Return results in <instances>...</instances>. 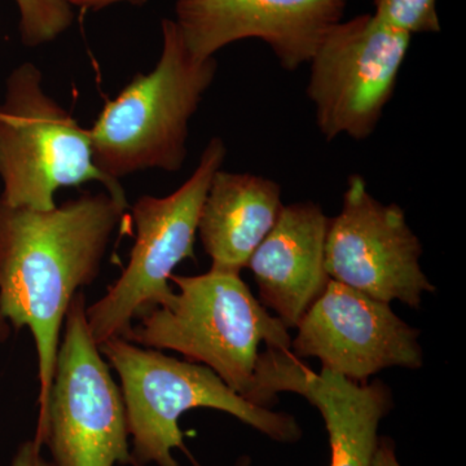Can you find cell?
Wrapping results in <instances>:
<instances>
[{"instance_id": "cell-1", "label": "cell", "mask_w": 466, "mask_h": 466, "mask_svg": "<svg viewBox=\"0 0 466 466\" xmlns=\"http://www.w3.org/2000/svg\"><path fill=\"white\" fill-rule=\"evenodd\" d=\"M127 208L106 191L86 192L46 211L0 200V315L33 334L38 417L50 398L67 309L81 288L96 280Z\"/></svg>"}, {"instance_id": "cell-2", "label": "cell", "mask_w": 466, "mask_h": 466, "mask_svg": "<svg viewBox=\"0 0 466 466\" xmlns=\"http://www.w3.org/2000/svg\"><path fill=\"white\" fill-rule=\"evenodd\" d=\"M177 293L133 325L126 341L180 352L213 370L254 406H276L279 394H300L309 367L291 354V337L251 293L240 272L210 268L171 275Z\"/></svg>"}, {"instance_id": "cell-3", "label": "cell", "mask_w": 466, "mask_h": 466, "mask_svg": "<svg viewBox=\"0 0 466 466\" xmlns=\"http://www.w3.org/2000/svg\"><path fill=\"white\" fill-rule=\"evenodd\" d=\"M161 30L156 66L106 101L90 128L95 164L118 182L149 168L183 167L189 122L216 78V57L195 56L174 20L164 18Z\"/></svg>"}, {"instance_id": "cell-4", "label": "cell", "mask_w": 466, "mask_h": 466, "mask_svg": "<svg viewBox=\"0 0 466 466\" xmlns=\"http://www.w3.org/2000/svg\"><path fill=\"white\" fill-rule=\"evenodd\" d=\"M99 350L121 380L135 466H179L174 450L191 458L179 420L195 408L222 410L279 443L302 438L296 417L254 406L207 366L124 339H110Z\"/></svg>"}, {"instance_id": "cell-5", "label": "cell", "mask_w": 466, "mask_h": 466, "mask_svg": "<svg viewBox=\"0 0 466 466\" xmlns=\"http://www.w3.org/2000/svg\"><path fill=\"white\" fill-rule=\"evenodd\" d=\"M42 79L38 66L24 63L5 82L0 103V200L14 208L51 210L60 189L97 182L128 208L121 182L95 164L90 128L52 99Z\"/></svg>"}, {"instance_id": "cell-6", "label": "cell", "mask_w": 466, "mask_h": 466, "mask_svg": "<svg viewBox=\"0 0 466 466\" xmlns=\"http://www.w3.org/2000/svg\"><path fill=\"white\" fill-rule=\"evenodd\" d=\"M226 156L225 142L213 137L202 150L198 167L177 191L165 198L143 196L135 202L137 238L130 262L106 296L86 308L97 346L110 339H127L135 320L174 296L168 281L183 260L196 258L202 204Z\"/></svg>"}, {"instance_id": "cell-7", "label": "cell", "mask_w": 466, "mask_h": 466, "mask_svg": "<svg viewBox=\"0 0 466 466\" xmlns=\"http://www.w3.org/2000/svg\"><path fill=\"white\" fill-rule=\"evenodd\" d=\"M33 440L50 451L52 466H135L121 388L92 337L82 291L67 309L50 398Z\"/></svg>"}, {"instance_id": "cell-8", "label": "cell", "mask_w": 466, "mask_h": 466, "mask_svg": "<svg viewBox=\"0 0 466 466\" xmlns=\"http://www.w3.org/2000/svg\"><path fill=\"white\" fill-rule=\"evenodd\" d=\"M412 35L373 14L339 21L309 60L306 94L320 134L364 140L375 133L391 100Z\"/></svg>"}, {"instance_id": "cell-9", "label": "cell", "mask_w": 466, "mask_h": 466, "mask_svg": "<svg viewBox=\"0 0 466 466\" xmlns=\"http://www.w3.org/2000/svg\"><path fill=\"white\" fill-rule=\"evenodd\" d=\"M422 245L397 204H383L351 175L339 216L329 218L325 269L330 280L382 302L420 309L435 287L422 271Z\"/></svg>"}, {"instance_id": "cell-10", "label": "cell", "mask_w": 466, "mask_h": 466, "mask_svg": "<svg viewBox=\"0 0 466 466\" xmlns=\"http://www.w3.org/2000/svg\"><path fill=\"white\" fill-rule=\"evenodd\" d=\"M291 354L317 358L321 370L366 383L388 368L420 370L424 350L417 328L395 314L390 303L330 280L297 325Z\"/></svg>"}, {"instance_id": "cell-11", "label": "cell", "mask_w": 466, "mask_h": 466, "mask_svg": "<svg viewBox=\"0 0 466 466\" xmlns=\"http://www.w3.org/2000/svg\"><path fill=\"white\" fill-rule=\"evenodd\" d=\"M349 0H177L175 24L195 56L245 39L265 42L283 69L309 64Z\"/></svg>"}, {"instance_id": "cell-12", "label": "cell", "mask_w": 466, "mask_h": 466, "mask_svg": "<svg viewBox=\"0 0 466 466\" xmlns=\"http://www.w3.org/2000/svg\"><path fill=\"white\" fill-rule=\"evenodd\" d=\"M328 225L329 218L315 202L284 205L248 263L259 302L275 311L288 329L299 325L329 284L325 269Z\"/></svg>"}, {"instance_id": "cell-13", "label": "cell", "mask_w": 466, "mask_h": 466, "mask_svg": "<svg viewBox=\"0 0 466 466\" xmlns=\"http://www.w3.org/2000/svg\"><path fill=\"white\" fill-rule=\"evenodd\" d=\"M283 208L280 184L260 175L219 168L211 179L198 227L210 268L241 274Z\"/></svg>"}, {"instance_id": "cell-14", "label": "cell", "mask_w": 466, "mask_h": 466, "mask_svg": "<svg viewBox=\"0 0 466 466\" xmlns=\"http://www.w3.org/2000/svg\"><path fill=\"white\" fill-rule=\"evenodd\" d=\"M321 417L330 444V466H372L380 424L394 407L381 380L358 383L321 370H309L302 395Z\"/></svg>"}, {"instance_id": "cell-15", "label": "cell", "mask_w": 466, "mask_h": 466, "mask_svg": "<svg viewBox=\"0 0 466 466\" xmlns=\"http://www.w3.org/2000/svg\"><path fill=\"white\" fill-rule=\"evenodd\" d=\"M20 14L21 41L38 47L57 39L75 23V7L69 0H15Z\"/></svg>"}, {"instance_id": "cell-16", "label": "cell", "mask_w": 466, "mask_h": 466, "mask_svg": "<svg viewBox=\"0 0 466 466\" xmlns=\"http://www.w3.org/2000/svg\"><path fill=\"white\" fill-rule=\"evenodd\" d=\"M438 0H373V15L386 25L410 34L440 33Z\"/></svg>"}, {"instance_id": "cell-17", "label": "cell", "mask_w": 466, "mask_h": 466, "mask_svg": "<svg viewBox=\"0 0 466 466\" xmlns=\"http://www.w3.org/2000/svg\"><path fill=\"white\" fill-rule=\"evenodd\" d=\"M11 466H52L43 456V449L34 440L24 441L12 460Z\"/></svg>"}, {"instance_id": "cell-18", "label": "cell", "mask_w": 466, "mask_h": 466, "mask_svg": "<svg viewBox=\"0 0 466 466\" xmlns=\"http://www.w3.org/2000/svg\"><path fill=\"white\" fill-rule=\"evenodd\" d=\"M372 466H401L390 437H380Z\"/></svg>"}, {"instance_id": "cell-19", "label": "cell", "mask_w": 466, "mask_h": 466, "mask_svg": "<svg viewBox=\"0 0 466 466\" xmlns=\"http://www.w3.org/2000/svg\"><path fill=\"white\" fill-rule=\"evenodd\" d=\"M73 7L84 9V11H101L112 7L115 5H121V3H130V5H140L148 0H69Z\"/></svg>"}, {"instance_id": "cell-20", "label": "cell", "mask_w": 466, "mask_h": 466, "mask_svg": "<svg viewBox=\"0 0 466 466\" xmlns=\"http://www.w3.org/2000/svg\"><path fill=\"white\" fill-rule=\"evenodd\" d=\"M8 332L7 321H5V319L2 318V315H0V341L7 337Z\"/></svg>"}, {"instance_id": "cell-21", "label": "cell", "mask_w": 466, "mask_h": 466, "mask_svg": "<svg viewBox=\"0 0 466 466\" xmlns=\"http://www.w3.org/2000/svg\"><path fill=\"white\" fill-rule=\"evenodd\" d=\"M232 466H251V459L248 455H242Z\"/></svg>"}]
</instances>
